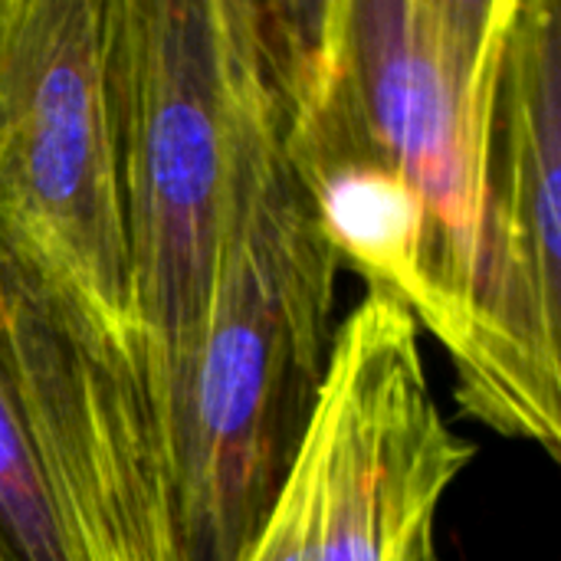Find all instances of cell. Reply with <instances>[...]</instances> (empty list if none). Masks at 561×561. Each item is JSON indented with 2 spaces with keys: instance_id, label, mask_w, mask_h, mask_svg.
Returning a JSON list of instances; mask_svg holds the SVG:
<instances>
[{
  "instance_id": "1",
  "label": "cell",
  "mask_w": 561,
  "mask_h": 561,
  "mask_svg": "<svg viewBox=\"0 0 561 561\" xmlns=\"http://www.w3.org/2000/svg\"><path fill=\"white\" fill-rule=\"evenodd\" d=\"M516 0H263L283 154L339 260L457 365L477 332Z\"/></svg>"
},
{
  "instance_id": "2",
  "label": "cell",
  "mask_w": 561,
  "mask_h": 561,
  "mask_svg": "<svg viewBox=\"0 0 561 561\" xmlns=\"http://www.w3.org/2000/svg\"><path fill=\"white\" fill-rule=\"evenodd\" d=\"M335 276L339 260L283 154L266 56L174 457L191 561H240L266 523L329 375Z\"/></svg>"
},
{
  "instance_id": "3",
  "label": "cell",
  "mask_w": 561,
  "mask_h": 561,
  "mask_svg": "<svg viewBox=\"0 0 561 561\" xmlns=\"http://www.w3.org/2000/svg\"><path fill=\"white\" fill-rule=\"evenodd\" d=\"M105 79L135 332L174 467L240 148L266 82L263 0H108Z\"/></svg>"
},
{
  "instance_id": "4",
  "label": "cell",
  "mask_w": 561,
  "mask_h": 561,
  "mask_svg": "<svg viewBox=\"0 0 561 561\" xmlns=\"http://www.w3.org/2000/svg\"><path fill=\"white\" fill-rule=\"evenodd\" d=\"M0 561H191L141 355L3 233Z\"/></svg>"
},
{
  "instance_id": "5",
  "label": "cell",
  "mask_w": 561,
  "mask_h": 561,
  "mask_svg": "<svg viewBox=\"0 0 561 561\" xmlns=\"http://www.w3.org/2000/svg\"><path fill=\"white\" fill-rule=\"evenodd\" d=\"M105 10L108 0H0V233L141 355Z\"/></svg>"
},
{
  "instance_id": "6",
  "label": "cell",
  "mask_w": 561,
  "mask_h": 561,
  "mask_svg": "<svg viewBox=\"0 0 561 561\" xmlns=\"http://www.w3.org/2000/svg\"><path fill=\"white\" fill-rule=\"evenodd\" d=\"M561 3L516 0L493 99L480 322L454 365L467 417L559 460Z\"/></svg>"
},
{
  "instance_id": "7",
  "label": "cell",
  "mask_w": 561,
  "mask_h": 561,
  "mask_svg": "<svg viewBox=\"0 0 561 561\" xmlns=\"http://www.w3.org/2000/svg\"><path fill=\"white\" fill-rule=\"evenodd\" d=\"M414 316L385 293L339 322L309 424L319 513L306 561H427L434 516L477 447L434 401Z\"/></svg>"
}]
</instances>
